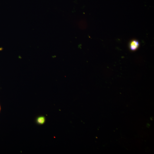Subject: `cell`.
I'll return each instance as SVG.
<instances>
[{"label":"cell","instance_id":"obj_4","mask_svg":"<svg viewBox=\"0 0 154 154\" xmlns=\"http://www.w3.org/2000/svg\"></svg>","mask_w":154,"mask_h":154},{"label":"cell","instance_id":"obj_2","mask_svg":"<svg viewBox=\"0 0 154 154\" xmlns=\"http://www.w3.org/2000/svg\"><path fill=\"white\" fill-rule=\"evenodd\" d=\"M45 121V118L43 116H40L38 117L37 119V122L40 124H43Z\"/></svg>","mask_w":154,"mask_h":154},{"label":"cell","instance_id":"obj_1","mask_svg":"<svg viewBox=\"0 0 154 154\" xmlns=\"http://www.w3.org/2000/svg\"><path fill=\"white\" fill-rule=\"evenodd\" d=\"M139 43L138 40L135 39L131 40L129 44L130 49L132 51L137 50L139 47Z\"/></svg>","mask_w":154,"mask_h":154},{"label":"cell","instance_id":"obj_3","mask_svg":"<svg viewBox=\"0 0 154 154\" xmlns=\"http://www.w3.org/2000/svg\"><path fill=\"white\" fill-rule=\"evenodd\" d=\"M3 49L2 48H0V51L2 50Z\"/></svg>","mask_w":154,"mask_h":154}]
</instances>
